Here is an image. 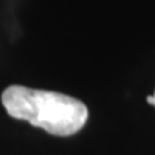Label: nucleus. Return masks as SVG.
<instances>
[{"label":"nucleus","mask_w":155,"mask_h":155,"mask_svg":"<svg viewBox=\"0 0 155 155\" xmlns=\"http://www.w3.org/2000/svg\"><path fill=\"white\" fill-rule=\"evenodd\" d=\"M2 104L12 118L26 121L56 137L79 132L89 116L86 105L71 95L23 85L6 88Z\"/></svg>","instance_id":"1"},{"label":"nucleus","mask_w":155,"mask_h":155,"mask_svg":"<svg viewBox=\"0 0 155 155\" xmlns=\"http://www.w3.org/2000/svg\"><path fill=\"white\" fill-rule=\"evenodd\" d=\"M148 101H150V104H152V105L155 106V92H154V95H152V96H150V98H148Z\"/></svg>","instance_id":"2"}]
</instances>
